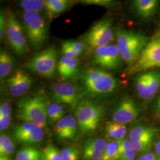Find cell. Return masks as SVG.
<instances>
[{
    "mask_svg": "<svg viewBox=\"0 0 160 160\" xmlns=\"http://www.w3.org/2000/svg\"><path fill=\"white\" fill-rule=\"evenodd\" d=\"M12 121V116L0 118V131H4L10 125Z\"/></svg>",
    "mask_w": 160,
    "mask_h": 160,
    "instance_id": "40",
    "label": "cell"
},
{
    "mask_svg": "<svg viewBox=\"0 0 160 160\" xmlns=\"http://www.w3.org/2000/svg\"><path fill=\"white\" fill-rule=\"evenodd\" d=\"M104 109L100 103L84 99L75 108L78 126L82 135L90 133L97 129L102 119Z\"/></svg>",
    "mask_w": 160,
    "mask_h": 160,
    "instance_id": "4",
    "label": "cell"
},
{
    "mask_svg": "<svg viewBox=\"0 0 160 160\" xmlns=\"http://www.w3.org/2000/svg\"><path fill=\"white\" fill-rule=\"evenodd\" d=\"M148 84L146 100L152 98L160 89V71L147 72Z\"/></svg>",
    "mask_w": 160,
    "mask_h": 160,
    "instance_id": "21",
    "label": "cell"
},
{
    "mask_svg": "<svg viewBox=\"0 0 160 160\" xmlns=\"http://www.w3.org/2000/svg\"><path fill=\"white\" fill-rule=\"evenodd\" d=\"M83 4L98 5L108 8H112L116 5V2L110 0H84L81 1Z\"/></svg>",
    "mask_w": 160,
    "mask_h": 160,
    "instance_id": "35",
    "label": "cell"
},
{
    "mask_svg": "<svg viewBox=\"0 0 160 160\" xmlns=\"http://www.w3.org/2000/svg\"><path fill=\"white\" fill-rule=\"evenodd\" d=\"M155 152L157 155L160 153V138L155 144Z\"/></svg>",
    "mask_w": 160,
    "mask_h": 160,
    "instance_id": "43",
    "label": "cell"
},
{
    "mask_svg": "<svg viewBox=\"0 0 160 160\" xmlns=\"http://www.w3.org/2000/svg\"><path fill=\"white\" fill-rule=\"evenodd\" d=\"M20 8L25 12H39L45 9L46 1L23 0L19 3Z\"/></svg>",
    "mask_w": 160,
    "mask_h": 160,
    "instance_id": "25",
    "label": "cell"
},
{
    "mask_svg": "<svg viewBox=\"0 0 160 160\" xmlns=\"http://www.w3.org/2000/svg\"><path fill=\"white\" fill-rule=\"evenodd\" d=\"M15 148L16 143L12 141L11 143H8L6 146L0 148V156L8 157L14 152Z\"/></svg>",
    "mask_w": 160,
    "mask_h": 160,
    "instance_id": "37",
    "label": "cell"
},
{
    "mask_svg": "<svg viewBox=\"0 0 160 160\" xmlns=\"http://www.w3.org/2000/svg\"><path fill=\"white\" fill-rule=\"evenodd\" d=\"M82 88L86 95L97 96L108 95L114 92L118 81L112 75L100 69L87 70L81 76Z\"/></svg>",
    "mask_w": 160,
    "mask_h": 160,
    "instance_id": "3",
    "label": "cell"
},
{
    "mask_svg": "<svg viewBox=\"0 0 160 160\" xmlns=\"http://www.w3.org/2000/svg\"><path fill=\"white\" fill-rule=\"evenodd\" d=\"M61 53L63 57L67 58L69 59H76L77 58V56L75 53L73 51L72 48L67 43V40L63 41L62 43Z\"/></svg>",
    "mask_w": 160,
    "mask_h": 160,
    "instance_id": "36",
    "label": "cell"
},
{
    "mask_svg": "<svg viewBox=\"0 0 160 160\" xmlns=\"http://www.w3.org/2000/svg\"><path fill=\"white\" fill-rule=\"evenodd\" d=\"M148 84V74L147 72L138 75L135 80V87L139 96L146 100Z\"/></svg>",
    "mask_w": 160,
    "mask_h": 160,
    "instance_id": "28",
    "label": "cell"
},
{
    "mask_svg": "<svg viewBox=\"0 0 160 160\" xmlns=\"http://www.w3.org/2000/svg\"><path fill=\"white\" fill-rule=\"evenodd\" d=\"M158 101H160V99H159V100H158Z\"/></svg>",
    "mask_w": 160,
    "mask_h": 160,
    "instance_id": "47",
    "label": "cell"
},
{
    "mask_svg": "<svg viewBox=\"0 0 160 160\" xmlns=\"http://www.w3.org/2000/svg\"></svg>",
    "mask_w": 160,
    "mask_h": 160,
    "instance_id": "48",
    "label": "cell"
},
{
    "mask_svg": "<svg viewBox=\"0 0 160 160\" xmlns=\"http://www.w3.org/2000/svg\"><path fill=\"white\" fill-rule=\"evenodd\" d=\"M58 71L63 80H72L80 74V62L76 59L62 57L58 63Z\"/></svg>",
    "mask_w": 160,
    "mask_h": 160,
    "instance_id": "16",
    "label": "cell"
},
{
    "mask_svg": "<svg viewBox=\"0 0 160 160\" xmlns=\"http://www.w3.org/2000/svg\"><path fill=\"white\" fill-rule=\"evenodd\" d=\"M14 67V59L7 52L1 49L0 52V78L4 79L10 74Z\"/></svg>",
    "mask_w": 160,
    "mask_h": 160,
    "instance_id": "20",
    "label": "cell"
},
{
    "mask_svg": "<svg viewBox=\"0 0 160 160\" xmlns=\"http://www.w3.org/2000/svg\"><path fill=\"white\" fill-rule=\"evenodd\" d=\"M160 67V32L149 40L137 62L131 66L128 74H137L149 69Z\"/></svg>",
    "mask_w": 160,
    "mask_h": 160,
    "instance_id": "7",
    "label": "cell"
},
{
    "mask_svg": "<svg viewBox=\"0 0 160 160\" xmlns=\"http://www.w3.org/2000/svg\"><path fill=\"white\" fill-rule=\"evenodd\" d=\"M116 36L122 58L130 67L137 62L151 39L144 34L122 29L116 31Z\"/></svg>",
    "mask_w": 160,
    "mask_h": 160,
    "instance_id": "2",
    "label": "cell"
},
{
    "mask_svg": "<svg viewBox=\"0 0 160 160\" xmlns=\"http://www.w3.org/2000/svg\"><path fill=\"white\" fill-rule=\"evenodd\" d=\"M42 154L39 150L33 147H25L18 151L16 160H39Z\"/></svg>",
    "mask_w": 160,
    "mask_h": 160,
    "instance_id": "26",
    "label": "cell"
},
{
    "mask_svg": "<svg viewBox=\"0 0 160 160\" xmlns=\"http://www.w3.org/2000/svg\"><path fill=\"white\" fill-rule=\"evenodd\" d=\"M14 138L20 143L33 145L40 143L44 138L43 129L32 123L24 122L14 127Z\"/></svg>",
    "mask_w": 160,
    "mask_h": 160,
    "instance_id": "13",
    "label": "cell"
},
{
    "mask_svg": "<svg viewBox=\"0 0 160 160\" xmlns=\"http://www.w3.org/2000/svg\"><path fill=\"white\" fill-rule=\"evenodd\" d=\"M23 26L30 43L36 49H39L48 39V29L45 21L37 12H24Z\"/></svg>",
    "mask_w": 160,
    "mask_h": 160,
    "instance_id": "5",
    "label": "cell"
},
{
    "mask_svg": "<svg viewBox=\"0 0 160 160\" xmlns=\"http://www.w3.org/2000/svg\"><path fill=\"white\" fill-rule=\"evenodd\" d=\"M122 58L116 45L98 48L94 51L92 62L103 68L117 70L122 66Z\"/></svg>",
    "mask_w": 160,
    "mask_h": 160,
    "instance_id": "11",
    "label": "cell"
},
{
    "mask_svg": "<svg viewBox=\"0 0 160 160\" xmlns=\"http://www.w3.org/2000/svg\"><path fill=\"white\" fill-rule=\"evenodd\" d=\"M17 116L24 122L35 124L46 128L48 106L46 97L42 93H36L22 98L18 102Z\"/></svg>",
    "mask_w": 160,
    "mask_h": 160,
    "instance_id": "1",
    "label": "cell"
},
{
    "mask_svg": "<svg viewBox=\"0 0 160 160\" xmlns=\"http://www.w3.org/2000/svg\"><path fill=\"white\" fill-rule=\"evenodd\" d=\"M158 4L159 1L157 0H136L133 2V7L136 13L144 19L154 15Z\"/></svg>",
    "mask_w": 160,
    "mask_h": 160,
    "instance_id": "17",
    "label": "cell"
},
{
    "mask_svg": "<svg viewBox=\"0 0 160 160\" xmlns=\"http://www.w3.org/2000/svg\"><path fill=\"white\" fill-rule=\"evenodd\" d=\"M86 96L82 87L71 82H62L52 88L53 102L64 104L75 109Z\"/></svg>",
    "mask_w": 160,
    "mask_h": 160,
    "instance_id": "8",
    "label": "cell"
},
{
    "mask_svg": "<svg viewBox=\"0 0 160 160\" xmlns=\"http://www.w3.org/2000/svg\"><path fill=\"white\" fill-rule=\"evenodd\" d=\"M105 131L108 137L113 141L119 142L124 139L127 133L125 125L116 123L113 121L108 122L106 124Z\"/></svg>",
    "mask_w": 160,
    "mask_h": 160,
    "instance_id": "19",
    "label": "cell"
},
{
    "mask_svg": "<svg viewBox=\"0 0 160 160\" xmlns=\"http://www.w3.org/2000/svg\"><path fill=\"white\" fill-rule=\"evenodd\" d=\"M65 110L61 104L52 102L48 106V119L51 123L57 122L64 117Z\"/></svg>",
    "mask_w": 160,
    "mask_h": 160,
    "instance_id": "24",
    "label": "cell"
},
{
    "mask_svg": "<svg viewBox=\"0 0 160 160\" xmlns=\"http://www.w3.org/2000/svg\"><path fill=\"white\" fill-rule=\"evenodd\" d=\"M138 160H156V157L152 152H148L141 155Z\"/></svg>",
    "mask_w": 160,
    "mask_h": 160,
    "instance_id": "42",
    "label": "cell"
},
{
    "mask_svg": "<svg viewBox=\"0 0 160 160\" xmlns=\"http://www.w3.org/2000/svg\"><path fill=\"white\" fill-rule=\"evenodd\" d=\"M42 157L45 160H62L61 152L52 145H48L42 153Z\"/></svg>",
    "mask_w": 160,
    "mask_h": 160,
    "instance_id": "31",
    "label": "cell"
},
{
    "mask_svg": "<svg viewBox=\"0 0 160 160\" xmlns=\"http://www.w3.org/2000/svg\"><path fill=\"white\" fill-rule=\"evenodd\" d=\"M103 153L98 152L92 149L83 147L82 158L84 160H102Z\"/></svg>",
    "mask_w": 160,
    "mask_h": 160,
    "instance_id": "33",
    "label": "cell"
},
{
    "mask_svg": "<svg viewBox=\"0 0 160 160\" xmlns=\"http://www.w3.org/2000/svg\"><path fill=\"white\" fill-rule=\"evenodd\" d=\"M6 28H7V20L5 18V16L4 14V12L1 10L0 12V38L4 37V34L6 33Z\"/></svg>",
    "mask_w": 160,
    "mask_h": 160,
    "instance_id": "39",
    "label": "cell"
},
{
    "mask_svg": "<svg viewBox=\"0 0 160 160\" xmlns=\"http://www.w3.org/2000/svg\"><path fill=\"white\" fill-rule=\"evenodd\" d=\"M108 142L103 138H94L86 140L84 144V147L92 149L98 152H104L108 146Z\"/></svg>",
    "mask_w": 160,
    "mask_h": 160,
    "instance_id": "29",
    "label": "cell"
},
{
    "mask_svg": "<svg viewBox=\"0 0 160 160\" xmlns=\"http://www.w3.org/2000/svg\"><path fill=\"white\" fill-rule=\"evenodd\" d=\"M57 54L55 47H49L36 54L25 65V68L46 79H51L57 68Z\"/></svg>",
    "mask_w": 160,
    "mask_h": 160,
    "instance_id": "6",
    "label": "cell"
},
{
    "mask_svg": "<svg viewBox=\"0 0 160 160\" xmlns=\"http://www.w3.org/2000/svg\"><path fill=\"white\" fill-rule=\"evenodd\" d=\"M158 159L160 160V153L159 154H158Z\"/></svg>",
    "mask_w": 160,
    "mask_h": 160,
    "instance_id": "46",
    "label": "cell"
},
{
    "mask_svg": "<svg viewBox=\"0 0 160 160\" xmlns=\"http://www.w3.org/2000/svg\"><path fill=\"white\" fill-rule=\"evenodd\" d=\"M7 86L10 95L20 97L28 92L33 84L32 77L24 71L16 70L7 80Z\"/></svg>",
    "mask_w": 160,
    "mask_h": 160,
    "instance_id": "14",
    "label": "cell"
},
{
    "mask_svg": "<svg viewBox=\"0 0 160 160\" xmlns=\"http://www.w3.org/2000/svg\"><path fill=\"white\" fill-rule=\"evenodd\" d=\"M157 130L153 128L144 126H137L133 127L129 132V139H135L140 138L151 135H155Z\"/></svg>",
    "mask_w": 160,
    "mask_h": 160,
    "instance_id": "27",
    "label": "cell"
},
{
    "mask_svg": "<svg viewBox=\"0 0 160 160\" xmlns=\"http://www.w3.org/2000/svg\"><path fill=\"white\" fill-rule=\"evenodd\" d=\"M79 151L75 147H69L61 151L62 160H79Z\"/></svg>",
    "mask_w": 160,
    "mask_h": 160,
    "instance_id": "32",
    "label": "cell"
},
{
    "mask_svg": "<svg viewBox=\"0 0 160 160\" xmlns=\"http://www.w3.org/2000/svg\"><path fill=\"white\" fill-rule=\"evenodd\" d=\"M12 106L8 102L1 103L0 106V118L12 116Z\"/></svg>",
    "mask_w": 160,
    "mask_h": 160,
    "instance_id": "38",
    "label": "cell"
},
{
    "mask_svg": "<svg viewBox=\"0 0 160 160\" xmlns=\"http://www.w3.org/2000/svg\"><path fill=\"white\" fill-rule=\"evenodd\" d=\"M157 108H158V111H159V112L160 113V101H158V102Z\"/></svg>",
    "mask_w": 160,
    "mask_h": 160,
    "instance_id": "45",
    "label": "cell"
},
{
    "mask_svg": "<svg viewBox=\"0 0 160 160\" xmlns=\"http://www.w3.org/2000/svg\"><path fill=\"white\" fill-rule=\"evenodd\" d=\"M136 152L132 147L130 141L124 139L119 142L118 158L119 160H133Z\"/></svg>",
    "mask_w": 160,
    "mask_h": 160,
    "instance_id": "22",
    "label": "cell"
},
{
    "mask_svg": "<svg viewBox=\"0 0 160 160\" xmlns=\"http://www.w3.org/2000/svg\"><path fill=\"white\" fill-rule=\"evenodd\" d=\"M12 140V138L9 137L6 135H1L0 137V148L3 147L8 145V143H11Z\"/></svg>",
    "mask_w": 160,
    "mask_h": 160,
    "instance_id": "41",
    "label": "cell"
},
{
    "mask_svg": "<svg viewBox=\"0 0 160 160\" xmlns=\"http://www.w3.org/2000/svg\"><path fill=\"white\" fill-rule=\"evenodd\" d=\"M6 33L8 44L18 56L22 57L28 53L29 46L24 29L12 13L7 19Z\"/></svg>",
    "mask_w": 160,
    "mask_h": 160,
    "instance_id": "10",
    "label": "cell"
},
{
    "mask_svg": "<svg viewBox=\"0 0 160 160\" xmlns=\"http://www.w3.org/2000/svg\"><path fill=\"white\" fill-rule=\"evenodd\" d=\"M0 160H12L9 157H1Z\"/></svg>",
    "mask_w": 160,
    "mask_h": 160,
    "instance_id": "44",
    "label": "cell"
},
{
    "mask_svg": "<svg viewBox=\"0 0 160 160\" xmlns=\"http://www.w3.org/2000/svg\"><path fill=\"white\" fill-rule=\"evenodd\" d=\"M78 123L72 115L64 116L57 122L55 128V135L59 140L74 141L77 136Z\"/></svg>",
    "mask_w": 160,
    "mask_h": 160,
    "instance_id": "15",
    "label": "cell"
},
{
    "mask_svg": "<svg viewBox=\"0 0 160 160\" xmlns=\"http://www.w3.org/2000/svg\"><path fill=\"white\" fill-rule=\"evenodd\" d=\"M112 21L103 19L94 24L84 36L86 45L92 50L98 48L108 46L113 40Z\"/></svg>",
    "mask_w": 160,
    "mask_h": 160,
    "instance_id": "9",
    "label": "cell"
},
{
    "mask_svg": "<svg viewBox=\"0 0 160 160\" xmlns=\"http://www.w3.org/2000/svg\"><path fill=\"white\" fill-rule=\"evenodd\" d=\"M154 137L155 135H151L129 141L135 152L141 153L150 149Z\"/></svg>",
    "mask_w": 160,
    "mask_h": 160,
    "instance_id": "23",
    "label": "cell"
},
{
    "mask_svg": "<svg viewBox=\"0 0 160 160\" xmlns=\"http://www.w3.org/2000/svg\"><path fill=\"white\" fill-rule=\"evenodd\" d=\"M67 43L72 48L73 51L74 52L76 55L78 57L81 56L85 51L86 43L78 41V40H67Z\"/></svg>",
    "mask_w": 160,
    "mask_h": 160,
    "instance_id": "34",
    "label": "cell"
},
{
    "mask_svg": "<svg viewBox=\"0 0 160 160\" xmlns=\"http://www.w3.org/2000/svg\"><path fill=\"white\" fill-rule=\"evenodd\" d=\"M119 142L112 141L109 142L103 153L102 160H118Z\"/></svg>",
    "mask_w": 160,
    "mask_h": 160,
    "instance_id": "30",
    "label": "cell"
},
{
    "mask_svg": "<svg viewBox=\"0 0 160 160\" xmlns=\"http://www.w3.org/2000/svg\"><path fill=\"white\" fill-rule=\"evenodd\" d=\"M137 104L131 97L122 98L112 110V118L113 122L125 125L135 120L139 114Z\"/></svg>",
    "mask_w": 160,
    "mask_h": 160,
    "instance_id": "12",
    "label": "cell"
},
{
    "mask_svg": "<svg viewBox=\"0 0 160 160\" xmlns=\"http://www.w3.org/2000/svg\"><path fill=\"white\" fill-rule=\"evenodd\" d=\"M73 2L68 0H47L45 10L49 18H54L67 11Z\"/></svg>",
    "mask_w": 160,
    "mask_h": 160,
    "instance_id": "18",
    "label": "cell"
}]
</instances>
